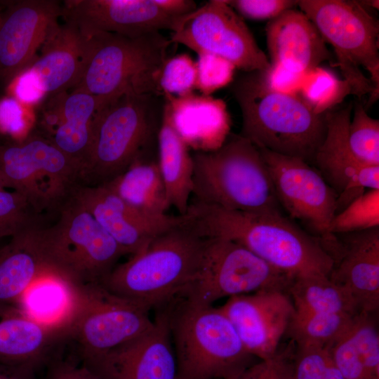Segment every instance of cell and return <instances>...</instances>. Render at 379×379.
I'll list each match as a JSON object with an SVG mask.
<instances>
[{"instance_id":"obj_24","label":"cell","mask_w":379,"mask_h":379,"mask_svg":"<svg viewBox=\"0 0 379 379\" xmlns=\"http://www.w3.org/2000/svg\"><path fill=\"white\" fill-rule=\"evenodd\" d=\"M65 341L61 330L37 321L15 304L0 302V362L35 369Z\"/></svg>"},{"instance_id":"obj_11","label":"cell","mask_w":379,"mask_h":379,"mask_svg":"<svg viewBox=\"0 0 379 379\" xmlns=\"http://www.w3.org/2000/svg\"><path fill=\"white\" fill-rule=\"evenodd\" d=\"M0 170L7 188L23 196L36 214L59 211L80 180L74 163L39 137L0 145Z\"/></svg>"},{"instance_id":"obj_43","label":"cell","mask_w":379,"mask_h":379,"mask_svg":"<svg viewBox=\"0 0 379 379\" xmlns=\"http://www.w3.org/2000/svg\"><path fill=\"white\" fill-rule=\"evenodd\" d=\"M237 379H294L293 362L286 353L251 364Z\"/></svg>"},{"instance_id":"obj_42","label":"cell","mask_w":379,"mask_h":379,"mask_svg":"<svg viewBox=\"0 0 379 379\" xmlns=\"http://www.w3.org/2000/svg\"><path fill=\"white\" fill-rule=\"evenodd\" d=\"M240 16L252 20H271L283 12L295 8L292 0H225Z\"/></svg>"},{"instance_id":"obj_10","label":"cell","mask_w":379,"mask_h":379,"mask_svg":"<svg viewBox=\"0 0 379 379\" xmlns=\"http://www.w3.org/2000/svg\"><path fill=\"white\" fill-rule=\"evenodd\" d=\"M72 286V302L65 326L84 362L101 357L140 335L154 324L149 310L92 284Z\"/></svg>"},{"instance_id":"obj_44","label":"cell","mask_w":379,"mask_h":379,"mask_svg":"<svg viewBox=\"0 0 379 379\" xmlns=\"http://www.w3.org/2000/svg\"><path fill=\"white\" fill-rule=\"evenodd\" d=\"M265 84L272 91L299 95L305 74L291 70L279 64H271L265 71H259Z\"/></svg>"},{"instance_id":"obj_49","label":"cell","mask_w":379,"mask_h":379,"mask_svg":"<svg viewBox=\"0 0 379 379\" xmlns=\"http://www.w3.org/2000/svg\"><path fill=\"white\" fill-rule=\"evenodd\" d=\"M34 370L27 366L0 362V379H36Z\"/></svg>"},{"instance_id":"obj_33","label":"cell","mask_w":379,"mask_h":379,"mask_svg":"<svg viewBox=\"0 0 379 379\" xmlns=\"http://www.w3.org/2000/svg\"><path fill=\"white\" fill-rule=\"evenodd\" d=\"M351 94L345 79H338L331 71L317 67L307 72L299 95L317 114H324Z\"/></svg>"},{"instance_id":"obj_13","label":"cell","mask_w":379,"mask_h":379,"mask_svg":"<svg viewBox=\"0 0 379 379\" xmlns=\"http://www.w3.org/2000/svg\"><path fill=\"white\" fill-rule=\"evenodd\" d=\"M172 32L173 44L220 56L244 72L265 71L270 65L241 16L225 0H211L182 17Z\"/></svg>"},{"instance_id":"obj_39","label":"cell","mask_w":379,"mask_h":379,"mask_svg":"<svg viewBox=\"0 0 379 379\" xmlns=\"http://www.w3.org/2000/svg\"><path fill=\"white\" fill-rule=\"evenodd\" d=\"M197 55L195 88L202 95H211L232 82L236 67L231 62L211 53H200Z\"/></svg>"},{"instance_id":"obj_5","label":"cell","mask_w":379,"mask_h":379,"mask_svg":"<svg viewBox=\"0 0 379 379\" xmlns=\"http://www.w3.org/2000/svg\"><path fill=\"white\" fill-rule=\"evenodd\" d=\"M192 159L194 199L229 210L281 212L260 151L248 139L232 135Z\"/></svg>"},{"instance_id":"obj_50","label":"cell","mask_w":379,"mask_h":379,"mask_svg":"<svg viewBox=\"0 0 379 379\" xmlns=\"http://www.w3.org/2000/svg\"><path fill=\"white\" fill-rule=\"evenodd\" d=\"M362 6L374 8L378 10L379 1L378 0L359 1Z\"/></svg>"},{"instance_id":"obj_48","label":"cell","mask_w":379,"mask_h":379,"mask_svg":"<svg viewBox=\"0 0 379 379\" xmlns=\"http://www.w3.org/2000/svg\"><path fill=\"white\" fill-rule=\"evenodd\" d=\"M153 3L164 13L175 18H182L197 8L192 0H152Z\"/></svg>"},{"instance_id":"obj_45","label":"cell","mask_w":379,"mask_h":379,"mask_svg":"<svg viewBox=\"0 0 379 379\" xmlns=\"http://www.w3.org/2000/svg\"><path fill=\"white\" fill-rule=\"evenodd\" d=\"M22 104L12 96L0 99V132L16 135L26 126Z\"/></svg>"},{"instance_id":"obj_51","label":"cell","mask_w":379,"mask_h":379,"mask_svg":"<svg viewBox=\"0 0 379 379\" xmlns=\"http://www.w3.org/2000/svg\"><path fill=\"white\" fill-rule=\"evenodd\" d=\"M5 188H7V185L0 170V190Z\"/></svg>"},{"instance_id":"obj_25","label":"cell","mask_w":379,"mask_h":379,"mask_svg":"<svg viewBox=\"0 0 379 379\" xmlns=\"http://www.w3.org/2000/svg\"><path fill=\"white\" fill-rule=\"evenodd\" d=\"M164 100L171 121L187 147L209 152L225 142L230 117L223 100L194 93Z\"/></svg>"},{"instance_id":"obj_4","label":"cell","mask_w":379,"mask_h":379,"mask_svg":"<svg viewBox=\"0 0 379 379\" xmlns=\"http://www.w3.org/2000/svg\"><path fill=\"white\" fill-rule=\"evenodd\" d=\"M91 36L88 59L72 90L85 91L101 105L124 94L164 96L159 88L162 67L173 44L160 32L138 36L98 32Z\"/></svg>"},{"instance_id":"obj_40","label":"cell","mask_w":379,"mask_h":379,"mask_svg":"<svg viewBox=\"0 0 379 379\" xmlns=\"http://www.w3.org/2000/svg\"><path fill=\"white\" fill-rule=\"evenodd\" d=\"M331 362L328 348L297 347L293 362L294 379H325Z\"/></svg>"},{"instance_id":"obj_35","label":"cell","mask_w":379,"mask_h":379,"mask_svg":"<svg viewBox=\"0 0 379 379\" xmlns=\"http://www.w3.org/2000/svg\"><path fill=\"white\" fill-rule=\"evenodd\" d=\"M354 116L348 128V142L355 157L369 166H379V120L371 117L363 105L353 104Z\"/></svg>"},{"instance_id":"obj_1","label":"cell","mask_w":379,"mask_h":379,"mask_svg":"<svg viewBox=\"0 0 379 379\" xmlns=\"http://www.w3.org/2000/svg\"><path fill=\"white\" fill-rule=\"evenodd\" d=\"M181 223L204 238L234 241L293 278L328 276L333 258L323 241L282 212L229 210L192 199Z\"/></svg>"},{"instance_id":"obj_30","label":"cell","mask_w":379,"mask_h":379,"mask_svg":"<svg viewBox=\"0 0 379 379\" xmlns=\"http://www.w3.org/2000/svg\"><path fill=\"white\" fill-rule=\"evenodd\" d=\"M287 293L298 313L361 312L352 295L328 276L313 274L293 279Z\"/></svg>"},{"instance_id":"obj_37","label":"cell","mask_w":379,"mask_h":379,"mask_svg":"<svg viewBox=\"0 0 379 379\" xmlns=\"http://www.w3.org/2000/svg\"><path fill=\"white\" fill-rule=\"evenodd\" d=\"M36 215L20 194L0 190V238L13 237L37 227Z\"/></svg>"},{"instance_id":"obj_15","label":"cell","mask_w":379,"mask_h":379,"mask_svg":"<svg viewBox=\"0 0 379 379\" xmlns=\"http://www.w3.org/2000/svg\"><path fill=\"white\" fill-rule=\"evenodd\" d=\"M62 4L22 0L8 4L0 25V81L8 84L36 60L38 51L58 27Z\"/></svg>"},{"instance_id":"obj_21","label":"cell","mask_w":379,"mask_h":379,"mask_svg":"<svg viewBox=\"0 0 379 379\" xmlns=\"http://www.w3.org/2000/svg\"><path fill=\"white\" fill-rule=\"evenodd\" d=\"M327 248L333 258L328 277L346 288L361 312L379 307V227L334 234Z\"/></svg>"},{"instance_id":"obj_16","label":"cell","mask_w":379,"mask_h":379,"mask_svg":"<svg viewBox=\"0 0 379 379\" xmlns=\"http://www.w3.org/2000/svg\"><path fill=\"white\" fill-rule=\"evenodd\" d=\"M170 314L159 313L144 333L84 363L102 379H177Z\"/></svg>"},{"instance_id":"obj_3","label":"cell","mask_w":379,"mask_h":379,"mask_svg":"<svg viewBox=\"0 0 379 379\" xmlns=\"http://www.w3.org/2000/svg\"><path fill=\"white\" fill-rule=\"evenodd\" d=\"M207 241L180 221L115 267L102 285L149 310L182 297L199 270Z\"/></svg>"},{"instance_id":"obj_6","label":"cell","mask_w":379,"mask_h":379,"mask_svg":"<svg viewBox=\"0 0 379 379\" xmlns=\"http://www.w3.org/2000/svg\"><path fill=\"white\" fill-rule=\"evenodd\" d=\"M164 97L124 94L102 106L92 128L88 158L80 180L105 184L144 155L162 121Z\"/></svg>"},{"instance_id":"obj_8","label":"cell","mask_w":379,"mask_h":379,"mask_svg":"<svg viewBox=\"0 0 379 379\" xmlns=\"http://www.w3.org/2000/svg\"><path fill=\"white\" fill-rule=\"evenodd\" d=\"M177 379H237L254 357L220 307L184 300L171 310Z\"/></svg>"},{"instance_id":"obj_38","label":"cell","mask_w":379,"mask_h":379,"mask_svg":"<svg viewBox=\"0 0 379 379\" xmlns=\"http://www.w3.org/2000/svg\"><path fill=\"white\" fill-rule=\"evenodd\" d=\"M196 62L185 53L168 58L159 78V88L164 97H180L193 93L196 86Z\"/></svg>"},{"instance_id":"obj_32","label":"cell","mask_w":379,"mask_h":379,"mask_svg":"<svg viewBox=\"0 0 379 379\" xmlns=\"http://www.w3.org/2000/svg\"><path fill=\"white\" fill-rule=\"evenodd\" d=\"M355 316L341 313L294 312L286 332L297 347L328 349L348 331Z\"/></svg>"},{"instance_id":"obj_27","label":"cell","mask_w":379,"mask_h":379,"mask_svg":"<svg viewBox=\"0 0 379 379\" xmlns=\"http://www.w3.org/2000/svg\"><path fill=\"white\" fill-rule=\"evenodd\" d=\"M157 144V163L168 204L176 208L179 215H183L192 195L194 164L192 155L172 124L165 105Z\"/></svg>"},{"instance_id":"obj_20","label":"cell","mask_w":379,"mask_h":379,"mask_svg":"<svg viewBox=\"0 0 379 379\" xmlns=\"http://www.w3.org/2000/svg\"><path fill=\"white\" fill-rule=\"evenodd\" d=\"M62 18L86 34L127 36L161 29L173 32L181 18L166 14L152 0H67L62 4Z\"/></svg>"},{"instance_id":"obj_34","label":"cell","mask_w":379,"mask_h":379,"mask_svg":"<svg viewBox=\"0 0 379 379\" xmlns=\"http://www.w3.org/2000/svg\"><path fill=\"white\" fill-rule=\"evenodd\" d=\"M379 227V190H368L349 203L333 218L331 234Z\"/></svg>"},{"instance_id":"obj_14","label":"cell","mask_w":379,"mask_h":379,"mask_svg":"<svg viewBox=\"0 0 379 379\" xmlns=\"http://www.w3.org/2000/svg\"><path fill=\"white\" fill-rule=\"evenodd\" d=\"M267 166L277 201L291 219L300 221L313 235L331 239L330 223L338 194L318 171L301 159L258 148Z\"/></svg>"},{"instance_id":"obj_7","label":"cell","mask_w":379,"mask_h":379,"mask_svg":"<svg viewBox=\"0 0 379 379\" xmlns=\"http://www.w3.org/2000/svg\"><path fill=\"white\" fill-rule=\"evenodd\" d=\"M51 227L32 233L47 273L72 286L102 284L124 255L113 238L72 196Z\"/></svg>"},{"instance_id":"obj_22","label":"cell","mask_w":379,"mask_h":379,"mask_svg":"<svg viewBox=\"0 0 379 379\" xmlns=\"http://www.w3.org/2000/svg\"><path fill=\"white\" fill-rule=\"evenodd\" d=\"M65 22L48 37L40 55L27 68L45 95L73 89L88 59L91 36L72 22Z\"/></svg>"},{"instance_id":"obj_36","label":"cell","mask_w":379,"mask_h":379,"mask_svg":"<svg viewBox=\"0 0 379 379\" xmlns=\"http://www.w3.org/2000/svg\"><path fill=\"white\" fill-rule=\"evenodd\" d=\"M349 333L370 378L379 379V335L372 314L356 315Z\"/></svg>"},{"instance_id":"obj_31","label":"cell","mask_w":379,"mask_h":379,"mask_svg":"<svg viewBox=\"0 0 379 379\" xmlns=\"http://www.w3.org/2000/svg\"><path fill=\"white\" fill-rule=\"evenodd\" d=\"M72 301V286L46 274L32 284L16 305L32 319L64 333Z\"/></svg>"},{"instance_id":"obj_46","label":"cell","mask_w":379,"mask_h":379,"mask_svg":"<svg viewBox=\"0 0 379 379\" xmlns=\"http://www.w3.org/2000/svg\"><path fill=\"white\" fill-rule=\"evenodd\" d=\"M8 85L11 96L21 103H35L46 95L27 69L17 75Z\"/></svg>"},{"instance_id":"obj_29","label":"cell","mask_w":379,"mask_h":379,"mask_svg":"<svg viewBox=\"0 0 379 379\" xmlns=\"http://www.w3.org/2000/svg\"><path fill=\"white\" fill-rule=\"evenodd\" d=\"M102 185L146 215L161 218L167 215L170 205L157 161L146 159L143 155Z\"/></svg>"},{"instance_id":"obj_17","label":"cell","mask_w":379,"mask_h":379,"mask_svg":"<svg viewBox=\"0 0 379 379\" xmlns=\"http://www.w3.org/2000/svg\"><path fill=\"white\" fill-rule=\"evenodd\" d=\"M353 104L326 114V132L313 164L338 194L336 213L368 190H379V166L359 161L348 142ZM335 213V214H336Z\"/></svg>"},{"instance_id":"obj_2","label":"cell","mask_w":379,"mask_h":379,"mask_svg":"<svg viewBox=\"0 0 379 379\" xmlns=\"http://www.w3.org/2000/svg\"><path fill=\"white\" fill-rule=\"evenodd\" d=\"M231 91L241 112V136L258 148L313 164L325 138L326 113L315 114L299 95L271 90L259 71L233 79Z\"/></svg>"},{"instance_id":"obj_47","label":"cell","mask_w":379,"mask_h":379,"mask_svg":"<svg viewBox=\"0 0 379 379\" xmlns=\"http://www.w3.org/2000/svg\"><path fill=\"white\" fill-rule=\"evenodd\" d=\"M48 379H102L87 365H77L69 361L51 360Z\"/></svg>"},{"instance_id":"obj_26","label":"cell","mask_w":379,"mask_h":379,"mask_svg":"<svg viewBox=\"0 0 379 379\" xmlns=\"http://www.w3.org/2000/svg\"><path fill=\"white\" fill-rule=\"evenodd\" d=\"M60 104L58 112L46 118L48 130L52 131L48 140L74 163L81 178L89 155L93 123L101 104L80 90H72Z\"/></svg>"},{"instance_id":"obj_23","label":"cell","mask_w":379,"mask_h":379,"mask_svg":"<svg viewBox=\"0 0 379 379\" xmlns=\"http://www.w3.org/2000/svg\"><path fill=\"white\" fill-rule=\"evenodd\" d=\"M271 64L306 74L332 55L313 22L301 11L288 9L265 27Z\"/></svg>"},{"instance_id":"obj_18","label":"cell","mask_w":379,"mask_h":379,"mask_svg":"<svg viewBox=\"0 0 379 379\" xmlns=\"http://www.w3.org/2000/svg\"><path fill=\"white\" fill-rule=\"evenodd\" d=\"M220 308L247 352L260 360L277 353L294 312L287 292L279 290L232 296Z\"/></svg>"},{"instance_id":"obj_52","label":"cell","mask_w":379,"mask_h":379,"mask_svg":"<svg viewBox=\"0 0 379 379\" xmlns=\"http://www.w3.org/2000/svg\"><path fill=\"white\" fill-rule=\"evenodd\" d=\"M2 19V13L0 11V25Z\"/></svg>"},{"instance_id":"obj_9","label":"cell","mask_w":379,"mask_h":379,"mask_svg":"<svg viewBox=\"0 0 379 379\" xmlns=\"http://www.w3.org/2000/svg\"><path fill=\"white\" fill-rule=\"evenodd\" d=\"M300 11L313 22L335 51L351 88L361 99L369 95L368 107L379 95V23L359 1L299 0Z\"/></svg>"},{"instance_id":"obj_19","label":"cell","mask_w":379,"mask_h":379,"mask_svg":"<svg viewBox=\"0 0 379 379\" xmlns=\"http://www.w3.org/2000/svg\"><path fill=\"white\" fill-rule=\"evenodd\" d=\"M72 196L113 238L124 255H134L158 235L179 225L180 215H146L105 185H77Z\"/></svg>"},{"instance_id":"obj_28","label":"cell","mask_w":379,"mask_h":379,"mask_svg":"<svg viewBox=\"0 0 379 379\" xmlns=\"http://www.w3.org/2000/svg\"><path fill=\"white\" fill-rule=\"evenodd\" d=\"M33 229L11 237L0 248V302L16 305L33 283L48 274Z\"/></svg>"},{"instance_id":"obj_12","label":"cell","mask_w":379,"mask_h":379,"mask_svg":"<svg viewBox=\"0 0 379 379\" xmlns=\"http://www.w3.org/2000/svg\"><path fill=\"white\" fill-rule=\"evenodd\" d=\"M207 239L199 270L182 296L184 300L212 305L225 297L268 290L287 292L293 277L234 241Z\"/></svg>"},{"instance_id":"obj_41","label":"cell","mask_w":379,"mask_h":379,"mask_svg":"<svg viewBox=\"0 0 379 379\" xmlns=\"http://www.w3.org/2000/svg\"><path fill=\"white\" fill-rule=\"evenodd\" d=\"M349 330L328 348L332 361L344 379H371L359 357Z\"/></svg>"}]
</instances>
